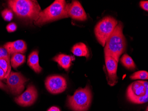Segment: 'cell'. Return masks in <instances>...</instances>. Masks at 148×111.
Listing matches in <instances>:
<instances>
[{"label":"cell","instance_id":"obj_7","mask_svg":"<svg viewBox=\"0 0 148 111\" xmlns=\"http://www.w3.org/2000/svg\"><path fill=\"white\" fill-rule=\"evenodd\" d=\"M7 85L9 90L14 95H19L23 91L28 80L20 72H11L7 78Z\"/></svg>","mask_w":148,"mask_h":111},{"label":"cell","instance_id":"obj_1","mask_svg":"<svg viewBox=\"0 0 148 111\" xmlns=\"http://www.w3.org/2000/svg\"><path fill=\"white\" fill-rule=\"evenodd\" d=\"M8 5L18 17L34 22L41 12L40 5L34 0H11Z\"/></svg>","mask_w":148,"mask_h":111},{"label":"cell","instance_id":"obj_4","mask_svg":"<svg viewBox=\"0 0 148 111\" xmlns=\"http://www.w3.org/2000/svg\"><path fill=\"white\" fill-rule=\"evenodd\" d=\"M92 98L90 87L86 85L84 88H78L73 96H68L67 105L74 111H87L90 106Z\"/></svg>","mask_w":148,"mask_h":111},{"label":"cell","instance_id":"obj_5","mask_svg":"<svg viewBox=\"0 0 148 111\" xmlns=\"http://www.w3.org/2000/svg\"><path fill=\"white\" fill-rule=\"evenodd\" d=\"M127 100L136 104H142L148 102V82L138 81L130 84L127 88L126 94Z\"/></svg>","mask_w":148,"mask_h":111},{"label":"cell","instance_id":"obj_10","mask_svg":"<svg viewBox=\"0 0 148 111\" xmlns=\"http://www.w3.org/2000/svg\"><path fill=\"white\" fill-rule=\"evenodd\" d=\"M38 97V93L34 86L30 85L25 91L15 99V101L22 107L29 106L33 105Z\"/></svg>","mask_w":148,"mask_h":111},{"label":"cell","instance_id":"obj_8","mask_svg":"<svg viewBox=\"0 0 148 111\" xmlns=\"http://www.w3.org/2000/svg\"><path fill=\"white\" fill-rule=\"evenodd\" d=\"M46 88L51 94L62 93L67 87L66 80L61 76L54 75L47 77L45 81Z\"/></svg>","mask_w":148,"mask_h":111},{"label":"cell","instance_id":"obj_15","mask_svg":"<svg viewBox=\"0 0 148 111\" xmlns=\"http://www.w3.org/2000/svg\"><path fill=\"white\" fill-rule=\"evenodd\" d=\"M71 52L76 56L85 57L88 58L90 56L88 48L83 43H78L74 45L71 48Z\"/></svg>","mask_w":148,"mask_h":111},{"label":"cell","instance_id":"obj_17","mask_svg":"<svg viewBox=\"0 0 148 111\" xmlns=\"http://www.w3.org/2000/svg\"><path fill=\"white\" fill-rule=\"evenodd\" d=\"M121 62L124 66L130 70H134L136 68V65L132 58L126 54H124L121 58Z\"/></svg>","mask_w":148,"mask_h":111},{"label":"cell","instance_id":"obj_26","mask_svg":"<svg viewBox=\"0 0 148 111\" xmlns=\"http://www.w3.org/2000/svg\"><path fill=\"white\" fill-rule=\"evenodd\" d=\"M47 111H60V110L58 108L56 107H52Z\"/></svg>","mask_w":148,"mask_h":111},{"label":"cell","instance_id":"obj_19","mask_svg":"<svg viewBox=\"0 0 148 111\" xmlns=\"http://www.w3.org/2000/svg\"><path fill=\"white\" fill-rule=\"evenodd\" d=\"M132 80H148V73L145 71H139L133 73L130 77Z\"/></svg>","mask_w":148,"mask_h":111},{"label":"cell","instance_id":"obj_25","mask_svg":"<svg viewBox=\"0 0 148 111\" xmlns=\"http://www.w3.org/2000/svg\"><path fill=\"white\" fill-rule=\"evenodd\" d=\"M0 88L3 89L6 91L8 92V91H9V89H8L7 86H6L5 84H3V83L1 81V80H0Z\"/></svg>","mask_w":148,"mask_h":111},{"label":"cell","instance_id":"obj_11","mask_svg":"<svg viewBox=\"0 0 148 111\" xmlns=\"http://www.w3.org/2000/svg\"><path fill=\"white\" fill-rule=\"evenodd\" d=\"M66 10L69 17L74 20L84 21L87 19V15L83 6L77 1H72L71 3L66 4Z\"/></svg>","mask_w":148,"mask_h":111},{"label":"cell","instance_id":"obj_13","mask_svg":"<svg viewBox=\"0 0 148 111\" xmlns=\"http://www.w3.org/2000/svg\"><path fill=\"white\" fill-rule=\"evenodd\" d=\"M75 60V57L70 55L60 54L53 58V61L56 62L60 66L68 71L72 65V61Z\"/></svg>","mask_w":148,"mask_h":111},{"label":"cell","instance_id":"obj_16","mask_svg":"<svg viewBox=\"0 0 148 111\" xmlns=\"http://www.w3.org/2000/svg\"><path fill=\"white\" fill-rule=\"evenodd\" d=\"M25 61V56L21 53H14L12 55L10 63L13 68L20 66Z\"/></svg>","mask_w":148,"mask_h":111},{"label":"cell","instance_id":"obj_21","mask_svg":"<svg viewBox=\"0 0 148 111\" xmlns=\"http://www.w3.org/2000/svg\"><path fill=\"white\" fill-rule=\"evenodd\" d=\"M0 58H5L10 61V54L4 47H0Z\"/></svg>","mask_w":148,"mask_h":111},{"label":"cell","instance_id":"obj_18","mask_svg":"<svg viewBox=\"0 0 148 111\" xmlns=\"http://www.w3.org/2000/svg\"><path fill=\"white\" fill-rule=\"evenodd\" d=\"M0 68L6 73L7 78L8 77L11 72V63L10 60L0 58Z\"/></svg>","mask_w":148,"mask_h":111},{"label":"cell","instance_id":"obj_22","mask_svg":"<svg viewBox=\"0 0 148 111\" xmlns=\"http://www.w3.org/2000/svg\"><path fill=\"white\" fill-rule=\"evenodd\" d=\"M6 29L8 32H12L16 30L17 29V26L15 23H10L7 26Z\"/></svg>","mask_w":148,"mask_h":111},{"label":"cell","instance_id":"obj_24","mask_svg":"<svg viewBox=\"0 0 148 111\" xmlns=\"http://www.w3.org/2000/svg\"><path fill=\"white\" fill-rule=\"evenodd\" d=\"M7 79L6 73L2 68H0V80Z\"/></svg>","mask_w":148,"mask_h":111},{"label":"cell","instance_id":"obj_9","mask_svg":"<svg viewBox=\"0 0 148 111\" xmlns=\"http://www.w3.org/2000/svg\"><path fill=\"white\" fill-rule=\"evenodd\" d=\"M106 65V74L108 84L113 86L118 83L117 75L119 61L110 55L105 54Z\"/></svg>","mask_w":148,"mask_h":111},{"label":"cell","instance_id":"obj_6","mask_svg":"<svg viewBox=\"0 0 148 111\" xmlns=\"http://www.w3.org/2000/svg\"><path fill=\"white\" fill-rule=\"evenodd\" d=\"M118 21L112 17H105L95 26V33L99 43L103 47L114 30Z\"/></svg>","mask_w":148,"mask_h":111},{"label":"cell","instance_id":"obj_2","mask_svg":"<svg viewBox=\"0 0 148 111\" xmlns=\"http://www.w3.org/2000/svg\"><path fill=\"white\" fill-rule=\"evenodd\" d=\"M123 23L119 21L106 41L104 46L105 54L110 55L118 61L126 48V40L123 33Z\"/></svg>","mask_w":148,"mask_h":111},{"label":"cell","instance_id":"obj_14","mask_svg":"<svg viewBox=\"0 0 148 111\" xmlns=\"http://www.w3.org/2000/svg\"><path fill=\"white\" fill-rule=\"evenodd\" d=\"M39 52L36 50L32 52L28 57V64L29 66L36 73H40L42 68L39 64Z\"/></svg>","mask_w":148,"mask_h":111},{"label":"cell","instance_id":"obj_20","mask_svg":"<svg viewBox=\"0 0 148 111\" xmlns=\"http://www.w3.org/2000/svg\"><path fill=\"white\" fill-rule=\"evenodd\" d=\"M2 17L6 21H10L13 18V13L11 10L5 9L1 12Z\"/></svg>","mask_w":148,"mask_h":111},{"label":"cell","instance_id":"obj_3","mask_svg":"<svg viewBox=\"0 0 148 111\" xmlns=\"http://www.w3.org/2000/svg\"><path fill=\"white\" fill-rule=\"evenodd\" d=\"M66 3L64 0H56L48 8L41 11L34 23L38 26L69 17L66 10Z\"/></svg>","mask_w":148,"mask_h":111},{"label":"cell","instance_id":"obj_12","mask_svg":"<svg viewBox=\"0 0 148 111\" xmlns=\"http://www.w3.org/2000/svg\"><path fill=\"white\" fill-rule=\"evenodd\" d=\"M4 47L11 55L14 53H24L27 50V45L23 40H17L9 42L4 45Z\"/></svg>","mask_w":148,"mask_h":111},{"label":"cell","instance_id":"obj_23","mask_svg":"<svg viewBox=\"0 0 148 111\" xmlns=\"http://www.w3.org/2000/svg\"><path fill=\"white\" fill-rule=\"evenodd\" d=\"M140 6L141 8H143L145 10L148 11V2L146 1H141L140 2Z\"/></svg>","mask_w":148,"mask_h":111}]
</instances>
